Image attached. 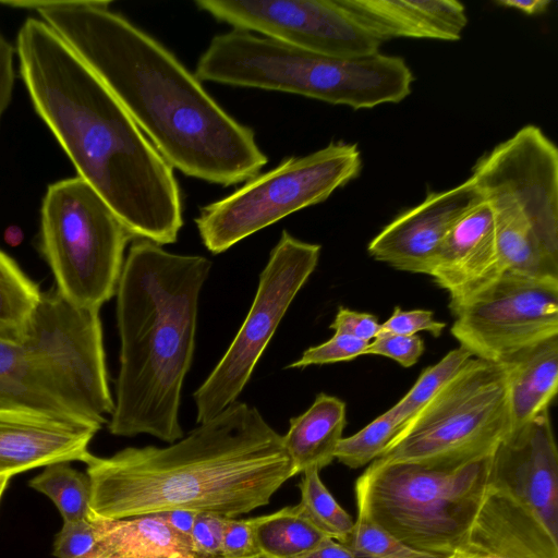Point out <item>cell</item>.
<instances>
[{"mask_svg": "<svg viewBox=\"0 0 558 558\" xmlns=\"http://www.w3.org/2000/svg\"><path fill=\"white\" fill-rule=\"evenodd\" d=\"M98 541L90 519L63 521L53 543L58 558H96Z\"/></svg>", "mask_w": 558, "mask_h": 558, "instance_id": "obj_32", "label": "cell"}, {"mask_svg": "<svg viewBox=\"0 0 558 558\" xmlns=\"http://www.w3.org/2000/svg\"><path fill=\"white\" fill-rule=\"evenodd\" d=\"M401 428L386 411L354 435L342 437L335 459L350 469L372 463L384 453Z\"/></svg>", "mask_w": 558, "mask_h": 558, "instance_id": "obj_29", "label": "cell"}, {"mask_svg": "<svg viewBox=\"0 0 558 558\" xmlns=\"http://www.w3.org/2000/svg\"><path fill=\"white\" fill-rule=\"evenodd\" d=\"M380 41L425 38L454 41L468 24L465 7L456 0H338Z\"/></svg>", "mask_w": 558, "mask_h": 558, "instance_id": "obj_20", "label": "cell"}, {"mask_svg": "<svg viewBox=\"0 0 558 558\" xmlns=\"http://www.w3.org/2000/svg\"><path fill=\"white\" fill-rule=\"evenodd\" d=\"M377 317L368 313L340 307L330 324L335 333L348 335L363 341L371 342L379 332Z\"/></svg>", "mask_w": 558, "mask_h": 558, "instance_id": "obj_37", "label": "cell"}, {"mask_svg": "<svg viewBox=\"0 0 558 558\" xmlns=\"http://www.w3.org/2000/svg\"><path fill=\"white\" fill-rule=\"evenodd\" d=\"M43 292L0 250V340L19 342L29 332L33 315Z\"/></svg>", "mask_w": 558, "mask_h": 558, "instance_id": "obj_25", "label": "cell"}, {"mask_svg": "<svg viewBox=\"0 0 558 558\" xmlns=\"http://www.w3.org/2000/svg\"><path fill=\"white\" fill-rule=\"evenodd\" d=\"M499 5L514 9L527 15L539 14L546 11L550 1L547 0H499Z\"/></svg>", "mask_w": 558, "mask_h": 558, "instance_id": "obj_41", "label": "cell"}, {"mask_svg": "<svg viewBox=\"0 0 558 558\" xmlns=\"http://www.w3.org/2000/svg\"><path fill=\"white\" fill-rule=\"evenodd\" d=\"M463 347L449 351L439 362L425 368L410 390L387 413L402 427L472 359Z\"/></svg>", "mask_w": 558, "mask_h": 558, "instance_id": "obj_28", "label": "cell"}, {"mask_svg": "<svg viewBox=\"0 0 558 558\" xmlns=\"http://www.w3.org/2000/svg\"><path fill=\"white\" fill-rule=\"evenodd\" d=\"M226 517L198 512L196 514L190 543L195 558H220Z\"/></svg>", "mask_w": 558, "mask_h": 558, "instance_id": "obj_33", "label": "cell"}, {"mask_svg": "<svg viewBox=\"0 0 558 558\" xmlns=\"http://www.w3.org/2000/svg\"><path fill=\"white\" fill-rule=\"evenodd\" d=\"M424 350V341L417 335L380 333L368 343L365 354L387 356L403 367H410L417 362Z\"/></svg>", "mask_w": 558, "mask_h": 558, "instance_id": "obj_34", "label": "cell"}, {"mask_svg": "<svg viewBox=\"0 0 558 558\" xmlns=\"http://www.w3.org/2000/svg\"><path fill=\"white\" fill-rule=\"evenodd\" d=\"M489 463L439 470L374 460L355 482L357 515L416 550L453 558L487 492Z\"/></svg>", "mask_w": 558, "mask_h": 558, "instance_id": "obj_8", "label": "cell"}, {"mask_svg": "<svg viewBox=\"0 0 558 558\" xmlns=\"http://www.w3.org/2000/svg\"><path fill=\"white\" fill-rule=\"evenodd\" d=\"M14 53V47L0 32V122L12 98L15 80Z\"/></svg>", "mask_w": 558, "mask_h": 558, "instance_id": "obj_38", "label": "cell"}, {"mask_svg": "<svg viewBox=\"0 0 558 558\" xmlns=\"http://www.w3.org/2000/svg\"><path fill=\"white\" fill-rule=\"evenodd\" d=\"M502 272L493 214L482 199L446 234L430 277L448 292L449 308L453 313L493 284Z\"/></svg>", "mask_w": 558, "mask_h": 558, "instance_id": "obj_17", "label": "cell"}, {"mask_svg": "<svg viewBox=\"0 0 558 558\" xmlns=\"http://www.w3.org/2000/svg\"><path fill=\"white\" fill-rule=\"evenodd\" d=\"M300 483L301 507L307 519L327 537L343 543L354 521L324 485L319 470H306Z\"/></svg>", "mask_w": 558, "mask_h": 558, "instance_id": "obj_27", "label": "cell"}, {"mask_svg": "<svg viewBox=\"0 0 558 558\" xmlns=\"http://www.w3.org/2000/svg\"><path fill=\"white\" fill-rule=\"evenodd\" d=\"M492 210L499 265L558 281V149L527 124L478 158L470 177Z\"/></svg>", "mask_w": 558, "mask_h": 558, "instance_id": "obj_7", "label": "cell"}, {"mask_svg": "<svg viewBox=\"0 0 558 558\" xmlns=\"http://www.w3.org/2000/svg\"><path fill=\"white\" fill-rule=\"evenodd\" d=\"M445 327V323L434 318V313L432 311H403L400 307H395L391 316L380 324L378 335L393 333L413 336L418 331H428L433 337H439Z\"/></svg>", "mask_w": 558, "mask_h": 558, "instance_id": "obj_35", "label": "cell"}, {"mask_svg": "<svg viewBox=\"0 0 558 558\" xmlns=\"http://www.w3.org/2000/svg\"><path fill=\"white\" fill-rule=\"evenodd\" d=\"M195 5L233 29L255 32L322 54L367 57L379 52L383 44L338 0H197Z\"/></svg>", "mask_w": 558, "mask_h": 558, "instance_id": "obj_14", "label": "cell"}, {"mask_svg": "<svg viewBox=\"0 0 558 558\" xmlns=\"http://www.w3.org/2000/svg\"><path fill=\"white\" fill-rule=\"evenodd\" d=\"M35 10L98 75L136 125L183 174L225 186L268 162L254 131L232 118L195 74L110 1H3Z\"/></svg>", "mask_w": 558, "mask_h": 558, "instance_id": "obj_1", "label": "cell"}, {"mask_svg": "<svg viewBox=\"0 0 558 558\" xmlns=\"http://www.w3.org/2000/svg\"><path fill=\"white\" fill-rule=\"evenodd\" d=\"M113 408L99 310L43 292L28 336L0 340V410L101 426Z\"/></svg>", "mask_w": 558, "mask_h": 558, "instance_id": "obj_5", "label": "cell"}, {"mask_svg": "<svg viewBox=\"0 0 558 558\" xmlns=\"http://www.w3.org/2000/svg\"><path fill=\"white\" fill-rule=\"evenodd\" d=\"M259 556L252 519L227 518L221 546V558H252Z\"/></svg>", "mask_w": 558, "mask_h": 558, "instance_id": "obj_36", "label": "cell"}, {"mask_svg": "<svg viewBox=\"0 0 558 558\" xmlns=\"http://www.w3.org/2000/svg\"><path fill=\"white\" fill-rule=\"evenodd\" d=\"M481 201L471 178L449 190L428 193L384 227L368 243L367 252L398 270L430 276L446 234Z\"/></svg>", "mask_w": 558, "mask_h": 558, "instance_id": "obj_16", "label": "cell"}, {"mask_svg": "<svg viewBox=\"0 0 558 558\" xmlns=\"http://www.w3.org/2000/svg\"><path fill=\"white\" fill-rule=\"evenodd\" d=\"M301 558H354V556L340 542L327 538L319 546Z\"/></svg>", "mask_w": 558, "mask_h": 558, "instance_id": "obj_40", "label": "cell"}, {"mask_svg": "<svg viewBox=\"0 0 558 558\" xmlns=\"http://www.w3.org/2000/svg\"><path fill=\"white\" fill-rule=\"evenodd\" d=\"M220 558H221V557H220ZM252 558H263V557H260V556H257V557H252Z\"/></svg>", "mask_w": 558, "mask_h": 558, "instance_id": "obj_44", "label": "cell"}, {"mask_svg": "<svg viewBox=\"0 0 558 558\" xmlns=\"http://www.w3.org/2000/svg\"><path fill=\"white\" fill-rule=\"evenodd\" d=\"M509 433L506 365L472 357L376 460L453 469L492 456Z\"/></svg>", "mask_w": 558, "mask_h": 558, "instance_id": "obj_9", "label": "cell"}, {"mask_svg": "<svg viewBox=\"0 0 558 558\" xmlns=\"http://www.w3.org/2000/svg\"><path fill=\"white\" fill-rule=\"evenodd\" d=\"M90 508L107 519L171 510L235 518L269 504L292 475L282 436L235 401L167 447L88 460Z\"/></svg>", "mask_w": 558, "mask_h": 558, "instance_id": "obj_3", "label": "cell"}, {"mask_svg": "<svg viewBox=\"0 0 558 558\" xmlns=\"http://www.w3.org/2000/svg\"><path fill=\"white\" fill-rule=\"evenodd\" d=\"M195 75L199 81L292 93L353 109L398 104L411 94L414 81L398 56L338 58L240 29L213 37Z\"/></svg>", "mask_w": 558, "mask_h": 558, "instance_id": "obj_6", "label": "cell"}, {"mask_svg": "<svg viewBox=\"0 0 558 558\" xmlns=\"http://www.w3.org/2000/svg\"><path fill=\"white\" fill-rule=\"evenodd\" d=\"M256 547L263 558H301L327 537L299 504L252 519Z\"/></svg>", "mask_w": 558, "mask_h": 558, "instance_id": "obj_24", "label": "cell"}, {"mask_svg": "<svg viewBox=\"0 0 558 558\" xmlns=\"http://www.w3.org/2000/svg\"><path fill=\"white\" fill-rule=\"evenodd\" d=\"M347 424L345 403L337 397L320 392L313 404L290 420L282 441L290 458L292 475L329 465Z\"/></svg>", "mask_w": 558, "mask_h": 558, "instance_id": "obj_23", "label": "cell"}, {"mask_svg": "<svg viewBox=\"0 0 558 558\" xmlns=\"http://www.w3.org/2000/svg\"><path fill=\"white\" fill-rule=\"evenodd\" d=\"M96 558H195L190 539L175 532L162 513L107 519L92 512Z\"/></svg>", "mask_w": 558, "mask_h": 558, "instance_id": "obj_22", "label": "cell"}, {"mask_svg": "<svg viewBox=\"0 0 558 558\" xmlns=\"http://www.w3.org/2000/svg\"><path fill=\"white\" fill-rule=\"evenodd\" d=\"M557 541L526 507L488 486L453 558H558Z\"/></svg>", "mask_w": 558, "mask_h": 558, "instance_id": "obj_19", "label": "cell"}, {"mask_svg": "<svg viewBox=\"0 0 558 558\" xmlns=\"http://www.w3.org/2000/svg\"><path fill=\"white\" fill-rule=\"evenodd\" d=\"M9 478L8 476H0V499H1V496L9 483Z\"/></svg>", "mask_w": 558, "mask_h": 558, "instance_id": "obj_43", "label": "cell"}, {"mask_svg": "<svg viewBox=\"0 0 558 558\" xmlns=\"http://www.w3.org/2000/svg\"><path fill=\"white\" fill-rule=\"evenodd\" d=\"M320 245L287 230L259 275L248 313L228 350L193 393L196 422L204 423L235 402L293 299L315 270Z\"/></svg>", "mask_w": 558, "mask_h": 558, "instance_id": "obj_12", "label": "cell"}, {"mask_svg": "<svg viewBox=\"0 0 558 558\" xmlns=\"http://www.w3.org/2000/svg\"><path fill=\"white\" fill-rule=\"evenodd\" d=\"M452 315L450 331L461 347L502 363L558 335V281L504 271Z\"/></svg>", "mask_w": 558, "mask_h": 558, "instance_id": "obj_13", "label": "cell"}, {"mask_svg": "<svg viewBox=\"0 0 558 558\" xmlns=\"http://www.w3.org/2000/svg\"><path fill=\"white\" fill-rule=\"evenodd\" d=\"M29 486L53 501L63 521L89 519L93 512L89 478L69 462L47 465L29 481Z\"/></svg>", "mask_w": 558, "mask_h": 558, "instance_id": "obj_26", "label": "cell"}, {"mask_svg": "<svg viewBox=\"0 0 558 558\" xmlns=\"http://www.w3.org/2000/svg\"><path fill=\"white\" fill-rule=\"evenodd\" d=\"M341 544L354 558H441L410 547L362 515H357L351 533Z\"/></svg>", "mask_w": 558, "mask_h": 558, "instance_id": "obj_30", "label": "cell"}, {"mask_svg": "<svg viewBox=\"0 0 558 558\" xmlns=\"http://www.w3.org/2000/svg\"><path fill=\"white\" fill-rule=\"evenodd\" d=\"M5 241L11 245H17L22 241V232L16 227H10L5 231Z\"/></svg>", "mask_w": 558, "mask_h": 558, "instance_id": "obj_42", "label": "cell"}, {"mask_svg": "<svg viewBox=\"0 0 558 558\" xmlns=\"http://www.w3.org/2000/svg\"><path fill=\"white\" fill-rule=\"evenodd\" d=\"M210 268L201 255L170 253L138 238L131 244L116 291L120 367L108 425L112 435L148 434L169 444L183 437L181 390Z\"/></svg>", "mask_w": 558, "mask_h": 558, "instance_id": "obj_4", "label": "cell"}, {"mask_svg": "<svg viewBox=\"0 0 558 558\" xmlns=\"http://www.w3.org/2000/svg\"><path fill=\"white\" fill-rule=\"evenodd\" d=\"M15 52L36 113L129 232L178 240L182 198L173 168L98 75L41 19L21 26Z\"/></svg>", "mask_w": 558, "mask_h": 558, "instance_id": "obj_2", "label": "cell"}, {"mask_svg": "<svg viewBox=\"0 0 558 558\" xmlns=\"http://www.w3.org/2000/svg\"><path fill=\"white\" fill-rule=\"evenodd\" d=\"M132 238L80 177L48 185L40 208L39 246L56 290L73 305L99 310L116 294Z\"/></svg>", "mask_w": 558, "mask_h": 558, "instance_id": "obj_10", "label": "cell"}, {"mask_svg": "<svg viewBox=\"0 0 558 558\" xmlns=\"http://www.w3.org/2000/svg\"><path fill=\"white\" fill-rule=\"evenodd\" d=\"M488 486L509 494L558 538V453L549 411L498 445L490 456Z\"/></svg>", "mask_w": 558, "mask_h": 558, "instance_id": "obj_15", "label": "cell"}, {"mask_svg": "<svg viewBox=\"0 0 558 558\" xmlns=\"http://www.w3.org/2000/svg\"><path fill=\"white\" fill-rule=\"evenodd\" d=\"M101 426L40 412L0 410V476L93 457L88 446Z\"/></svg>", "mask_w": 558, "mask_h": 558, "instance_id": "obj_18", "label": "cell"}, {"mask_svg": "<svg viewBox=\"0 0 558 558\" xmlns=\"http://www.w3.org/2000/svg\"><path fill=\"white\" fill-rule=\"evenodd\" d=\"M361 169V151L353 143L332 142L308 155L289 157L204 206L195 218L202 242L213 254L226 252L286 216L326 201Z\"/></svg>", "mask_w": 558, "mask_h": 558, "instance_id": "obj_11", "label": "cell"}, {"mask_svg": "<svg viewBox=\"0 0 558 558\" xmlns=\"http://www.w3.org/2000/svg\"><path fill=\"white\" fill-rule=\"evenodd\" d=\"M197 513L198 512L191 510H171L162 514L175 532L190 539V534Z\"/></svg>", "mask_w": 558, "mask_h": 558, "instance_id": "obj_39", "label": "cell"}, {"mask_svg": "<svg viewBox=\"0 0 558 558\" xmlns=\"http://www.w3.org/2000/svg\"><path fill=\"white\" fill-rule=\"evenodd\" d=\"M368 343L348 335L335 333L326 342L305 350L302 356L290 363L287 368L348 362L364 355Z\"/></svg>", "mask_w": 558, "mask_h": 558, "instance_id": "obj_31", "label": "cell"}, {"mask_svg": "<svg viewBox=\"0 0 558 558\" xmlns=\"http://www.w3.org/2000/svg\"><path fill=\"white\" fill-rule=\"evenodd\" d=\"M502 363L507 369L511 433L549 411L558 389V335Z\"/></svg>", "mask_w": 558, "mask_h": 558, "instance_id": "obj_21", "label": "cell"}]
</instances>
